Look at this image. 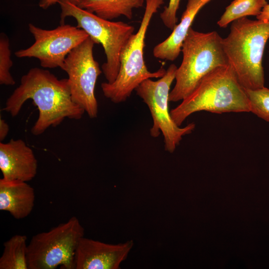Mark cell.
<instances>
[{
	"label": "cell",
	"mask_w": 269,
	"mask_h": 269,
	"mask_svg": "<svg viewBox=\"0 0 269 269\" xmlns=\"http://www.w3.org/2000/svg\"><path fill=\"white\" fill-rule=\"evenodd\" d=\"M211 0H188L180 21L175 25L168 37L153 48V55L154 57L173 61L178 57L181 52L183 42L197 14Z\"/></svg>",
	"instance_id": "obj_14"
},
{
	"label": "cell",
	"mask_w": 269,
	"mask_h": 269,
	"mask_svg": "<svg viewBox=\"0 0 269 269\" xmlns=\"http://www.w3.org/2000/svg\"><path fill=\"white\" fill-rule=\"evenodd\" d=\"M181 0H169L168 4L164 7L160 14V17L164 25L172 30L177 24L176 16Z\"/></svg>",
	"instance_id": "obj_20"
},
{
	"label": "cell",
	"mask_w": 269,
	"mask_h": 269,
	"mask_svg": "<svg viewBox=\"0 0 269 269\" xmlns=\"http://www.w3.org/2000/svg\"><path fill=\"white\" fill-rule=\"evenodd\" d=\"M27 237L15 235L3 243L0 269H28Z\"/></svg>",
	"instance_id": "obj_16"
},
{
	"label": "cell",
	"mask_w": 269,
	"mask_h": 269,
	"mask_svg": "<svg viewBox=\"0 0 269 269\" xmlns=\"http://www.w3.org/2000/svg\"><path fill=\"white\" fill-rule=\"evenodd\" d=\"M269 39V22L247 17L232 22L230 32L222 38L228 64L246 90L265 87L263 57Z\"/></svg>",
	"instance_id": "obj_3"
},
{
	"label": "cell",
	"mask_w": 269,
	"mask_h": 269,
	"mask_svg": "<svg viewBox=\"0 0 269 269\" xmlns=\"http://www.w3.org/2000/svg\"><path fill=\"white\" fill-rule=\"evenodd\" d=\"M207 111L213 113L250 112L246 89L240 83L229 64L213 70L175 108L171 118L181 126L192 114Z\"/></svg>",
	"instance_id": "obj_2"
},
{
	"label": "cell",
	"mask_w": 269,
	"mask_h": 269,
	"mask_svg": "<svg viewBox=\"0 0 269 269\" xmlns=\"http://www.w3.org/2000/svg\"><path fill=\"white\" fill-rule=\"evenodd\" d=\"M250 112L269 122V89L264 87L255 90H246Z\"/></svg>",
	"instance_id": "obj_18"
},
{
	"label": "cell",
	"mask_w": 269,
	"mask_h": 269,
	"mask_svg": "<svg viewBox=\"0 0 269 269\" xmlns=\"http://www.w3.org/2000/svg\"><path fill=\"white\" fill-rule=\"evenodd\" d=\"M37 161L32 149L21 139L0 143V169L2 178L28 182L37 174Z\"/></svg>",
	"instance_id": "obj_12"
},
{
	"label": "cell",
	"mask_w": 269,
	"mask_h": 269,
	"mask_svg": "<svg viewBox=\"0 0 269 269\" xmlns=\"http://www.w3.org/2000/svg\"><path fill=\"white\" fill-rule=\"evenodd\" d=\"M177 68L175 64L170 65L162 77L156 81L146 79L135 89L136 94L147 106L152 118L150 135L157 137L161 132L165 150L170 153L174 151L183 136L191 134L195 128L193 123L184 127L178 126L171 117L169 96Z\"/></svg>",
	"instance_id": "obj_8"
},
{
	"label": "cell",
	"mask_w": 269,
	"mask_h": 269,
	"mask_svg": "<svg viewBox=\"0 0 269 269\" xmlns=\"http://www.w3.org/2000/svg\"><path fill=\"white\" fill-rule=\"evenodd\" d=\"M28 29L34 42L29 47L15 52L18 58H35L43 68H63L67 55L89 37L83 29L61 24L53 29H44L32 23Z\"/></svg>",
	"instance_id": "obj_10"
},
{
	"label": "cell",
	"mask_w": 269,
	"mask_h": 269,
	"mask_svg": "<svg viewBox=\"0 0 269 269\" xmlns=\"http://www.w3.org/2000/svg\"><path fill=\"white\" fill-rule=\"evenodd\" d=\"M35 199L34 189L27 182L0 179V210L8 212L15 219L30 215Z\"/></svg>",
	"instance_id": "obj_13"
},
{
	"label": "cell",
	"mask_w": 269,
	"mask_h": 269,
	"mask_svg": "<svg viewBox=\"0 0 269 269\" xmlns=\"http://www.w3.org/2000/svg\"><path fill=\"white\" fill-rule=\"evenodd\" d=\"M84 229L75 216L49 231L38 233L27 245L28 269H75V251Z\"/></svg>",
	"instance_id": "obj_7"
},
{
	"label": "cell",
	"mask_w": 269,
	"mask_h": 269,
	"mask_svg": "<svg viewBox=\"0 0 269 269\" xmlns=\"http://www.w3.org/2000/svg\"><path fill=\"white\" fill-rule=\"evenodd\" d=\"M61 0H67L77 5L80 1V0H39L38 5L41 8L46 9Z\"/></svg>",
	"instance_id": "obj_21"
},
{
	"label": "cell",
	"mask_w": 269,
	"mask_h": 269,
	"mask_svg": "<svg viewBox=\"0 0 269 269\" xmlns=\"http://www.w3.org/2000/svg\"><path fill=\"white\" fill-rule=\"evenodd\" d=\"M144 2L145 0H80L77 6L107 20L121 16L131 19L133 10L142 7Z\"/></svg>",
	"instance_id": "obj_15"
},
{
	"label": "cell",
	"mask_w": 269,
	"mask_h": 269,
	"mask_svg": "<svg viewBox=\"0 0 269 269\" xmlns=\"http://www.w3.org/2000/svg\"><path fill=\"white\" fill-rule=\"evenodd\" d=\"M257 20L269 22V3L263 7L260 13L256 16Z\"/></svg>",
	"instance_id": "obj_22"
},
{
	"label": "cell",
	"mask_w": 269,
	"mask_h": 269,
	"mask_svg": "<svg viewBox=\"0 0 269 269\" xmlns=\"http://www.w3.org/2000/svg\"><path fill=\"white\" fill-rule=\"evenodd\" d=\"M95 44L90 37H88L67 55L62 69L68 74L73 100L91 119L98 115L95 88L98 77L102 72L93 56Z\"/></svg>",
	"instance_id": "obj_9"
},
{
	"label": "cell",
	"mask_w": 269,
	"mask_h": 269,
	"mask_svg": "<svg viewBox=\"0 0 269 269\" xmlns=\"http://www.w3.org/2000/svg\"><path fill=\"white\" fill-rule=\"evenodd\" d=\"M222 38L215 31L204 33L190 28L182 44V60L176 71L175 84L170 92L169 102L183 100L208 73L229 64Z\"/></svg>",
	"instance_id": "obj_4"
},
{
	"label": "cell",
	"mask_w": 269,
	"mask_h": 269,
	"mask_svg": "<svg viewBox=\"0 0 269 269\" xmlns=\"http://www.w3.org/2000/svg\"><path fill=\"white\" fill-rule=\"evenodd\" d=\"M31 100L39 115L31 129L34 135L55 127L65 119L79 120L84 110L72 99L68 79H58L47 70L33 68L23 75L20 84L7 99L3 110L12 117L19 113L24 103Z\"/></svg>",
	"instance_id": "obj_1"
},
{
	"label": "cell",
	"mask_w": 269,
	"mask_h": 269,
	"mask_svg": "<svg viewBox=\"0 0 269 269\" xmlns=\"http://www.w3.org/2000/svg\"><path fill=\"white\" fill-rule=\"evenodd\" d=\"M267 0H234L218 21L220 27H226L233 21L247 16H258L267 4Z\"/></svg>",
	"instance_id": "obj_17"
},
{
	"label": "cell",
	"mask_w": 269,
	"mask_h": 269,
	"mask_svg": "<svg viewBox=\"0 0 269 269\" xmlns=\"http://www.w3.org/2000/svg\"><path fill=\"white\" fill-rule=\"evenodd\" d=\"M133 240L108 244L82 237L74 257L75 269H119L134 246Z\"/></svg>",
	"instance_id": "obj_11"
},
{
	"label": "cell",
	"mask_w": 269,
	"mask_h": 269,
	"mask_svg": "<svg viewBox=\"0 0 269 269\" xmlns=\"http://www.w3.org/2000/svg\"><path fill=\"white\" fill-rule=\"evenodd\" d=\"M9 131V126L2 119H0V140L4 139Z\"/></svg>",
	"instance_id": "obj_23"
},
{
	"label": "cell",
	"mask_w": 269,
	"mask_h": 269,
	"mask_svg": "<svg viewBox=\"0 0 269 269\" xmlns=\"http://www.w3.org/2000/svg\"><path fill=\"white\" fill-rule=\"evenodd\" d=\"M7 36L3 33L0 36V84L13 85L15 82L10 73L12 66L11 51Z\"/></svg>",
	"instance_id": "obj_19"
},
{
	"label": "cell",
	"mask_w": 269,
	"mask_h": 269,
	"mask_svg": "<svg viewBox=\"0 0 269 269\" xmlns=\"http://www.w3.org/2000/svg\"><path fill=\"white\" fill-rule=\"evenodd\" d=\"M58 3L61 11L60 24H64L67 17L74 18L76 26L85 31L95 44L102 45L106 57L102 71L107 82H113L119 72L121 53L134 33V27L123 21L102 18L67 0Z\"/></svg>",
	"instance_id": "obj_6"
},
{
	"label": "cell",
	"mask_w": 269,
	"mask_h": 269,
	"mask_svg": "<svg viewBox=\"0 0 269 269\" xmlns=\"http://www.w3.org/2000/svg\"><path fill=\"white\" fill-rule=\"evenodd\" d=\"M145 8L137 31L134 33L124 47L121 55L120 68L112 83L103 82L101 87L104 95L113 103L124 102L134 90L148 79L159 78L166 70L162 67L149 71L144 60V48L146 32L154 14L164 3V0H145Z\"/></svg>",
	"instance_id": "obj_5"
}]
</instances>
